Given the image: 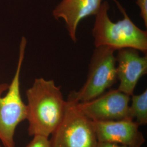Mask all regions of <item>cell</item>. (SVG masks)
<instances>
[{
  "instance_id": "6da1fadb",
  "label": "cell",
  "mask_w": 147,
  "mask_h": 147,
  "mask_svg": "<svg viewBox=\"0 0 147 147\" xmlns=\"http://www.w3.org/2000/svg\"><path fill=\"white\" fill-rule=\"evenodd\" d=\"M26 119L31 136L52 135L62 121L67 107L61 87L53 80L35 79L27 90Z\"/></svg>"
},
{
  "instance_id": "7a4b0ae2",
  "label": "cell",
  "mask_w": 147,
  "mask_h": 147,
  "mask_svg": "<svg viewBox=\"0 0 147 147\" xmlns=\"http://www.w3.org/2000/svg\"><path fill=\"white\" fill-rule=\"evenodd\" d=\"M113 1L124 18L113 22L108 15L110 9L109 3L107 1L102 3L100 9L95 16V20L92 30L95 47H107L115 51L132 48L146 55L147 32L137 26L121 4L117 0Z\"/></svg>"
},
{
  "instance_id": "3957f363",
  "label": "cell",
  "mask_w": 147,
  "mask_h": 147,
  "mask_svg": "<svg viewBox=\"0 0 147 147\" xmlns=\"http://www.w3.org/2000/svg\"><path fill=\"white\" fill-rule=\"evenodd\" d=\"M26 44V38L22 37L18 66L11 84H0V141L4 147H16V128L26 119V105L22 100L20 89V72Z\"/></svg>"
},
{
  "instance_id": "277c9868",
  "label": "cell",
  "mask_w": 147,
  "mask_h": 147,
  "mask_svg": "<svg viewBox=\"0 0 147 147\" xmlns=\"http://www.w3.org/2000/svg\"><path fill=\"white\" fill-rule=\"evenodd\" d=\"M114 52V50L107 47H95L86 82L78 91H71L68 98L78 102L88 101L116 84L118 79Z\"/></svg>"
},
{
  "instance_id": "5b68a950",
  "label": "cell",
  "mask_w": 147,
  "mask_h": 147,
  "mask_svg": "<svg viewBox=\"0 0 147 147\" xmlns=\"http://www.w3.org/2000/svg\"><path fill=\"white\" fill-rule=\"evenodd\" d=\"M51 135V147H96L98 143L93 121L69 98L63 119Z\"/></svg>"
},
{
  "instance_id": "8992f818",
  "label": "cell",
  "mask_w": 147,
  "mask_h": 147,
  "mask_svg": "<svg viewBox=\"0 0 147 147\" xmlns=\"http://www.w3.org/2000/svg\"><path fill=\"white\" fill-rule=\"evenodd\" d=\"M130 100V96L113 89L88 101L77 102V107L92 121H119L131 119L129 115Z\"/></svg>"
},
{
  "instance_id": "52a82bcc",
  "label": "cell",
  "mask_w": 147,
  "mask_h": 147,
  "mask_svg": "<svg viewBox=\"0 0 147 147\" xmlns=\"http://www.w3.org/2000/svg\"><path fill=\"white\" fill-rule=\"evenodd\" d=\"M98 142H109L131 147H141L145 138L140 125L131 119L93 121Z\"/></svg>"
},
{
  "instance_id": "ba28073f",
  "label": "cell",
  "mask_w": 147,
  "mask_h": 147,
  "mask_svg": "<svg viewBox=\"0 0 147 147\" xmlns=\"http://www.w3.org/2000/svg\"><path fill=\"white\" fill-rule=\"evenodd\" d=\"M116 59L118 89L131 96L140 79L147 74V55L141 56L136 49L124 48L118 50Z\"/></svg>"
},
{
  "instance_id": "9c48e42d",
  "label": "cell",
  "mask_w": 147,
  "mask_h": 147,
  "mask_svg": "<svg viewBox=\"0 0 147 147\" xmlns=\"http://www.w3.org/2000/svg\"><path fill=\"white\" fill-rule=\"evenodd\" d=\"M102 0H62L53 11L54 18L62 19L69 35L76 42V30L80 22L85 18L95 16L100 9Z\"/></svg>"
},
{
  "instance_id": "30bf717a",
  "label": "cell",
  "mask_w": 147,
  "mask_h": 147,
  "mask_svg": "<svg viewBox=\"0 0 147 147\" xmlns=\"http://www.w3.org/2000/svg\"><path fill=\"white\" fill-rule=\"evenodd\" d=\"M131 105L129 106L130 118L140 125L147 123V90L138 95H132Z\"/></svg>"
},
{
  "instance_id": "8fae6325",
  "label": "cell",
  "mask_w": 147,
  "mask_h": 147,
  "mask_svg": "<svg viewBox=\"0 0 147 147\" xmlns=\"http://www.w3.org/2000/svg\"><path fill=\"white\" fill-rule=\"evenodd\" d=\"M26 147H51V144L48 137L38 135L33 136Z\"/></svg>"
},
{
  "instance_id": "7c38bea8",
  "label": "cell",
  "mask_w": 147,
  "mask_h": 147,
  "mask_svg": "<svg viewBox=\"0 0 147 147\" xmlns=\"http://www.w3.org/2000/svg\"><path fill=\"white\" fill-rule=\"evenodd\" d=\"M137 5L140 9V16H141L144 25L147 26V0H136Z\"/></svg>"
},
{
  "instance_id": "4fadbf2b",
  "label": "cell",
  "mask_w": 147,
  "mask_h": 147,
  "mask_svg": "<svg viewBox=\"0 0 147 147\" xmlns=\"http://www.w3.org/2000/svg\"><path fill=\"white\" fill-rule=\"evenodd\" d=\"M96 147H131L109 142H98Z\"/></svg>"
},
{
  "instance_id": "5bb4252c",
  "label": "cell",
  "mask_w": 147,
  "mask_h": 147,
  "mask_svg": "<svg viewBox=\"0 0 147 147\" xmlns=\"http://www.w3.org/2000/svg\"><path fill=\"white\" fill-rule=\"evenodd\" d=\"M0 147H1V146H0Z\"/></svg>"
}]
</instances>
